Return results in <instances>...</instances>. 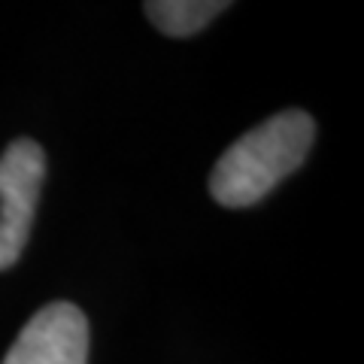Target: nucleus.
Returning <instances> with one entry per match:
<instances>
[{"mask_svg":"<svg viewBox=\"0 0 364 364\" xmlns=\"http://www.w3.org/2000/svg\"><path fill=\"white\" fill-rule=\"evenodd\" d=\"M146 16L167 37H191L225 13V0H152L146 4Z\"/></svg>","mask_w":364,"mask_h":364,"instance_id":"nucleus-4","label":"nucleus"},{"mask_svg":"<svg viewBox=\"0 0 364 364\" xmlns=\"http://www.w3.org/2000/svg\"><path fill=\"white\" fill-rule=\"evenodd\" d=\"M313 140L316 122L310 112H277L225 149L210 173V195L231 210L255 207L306 161Z\"/></svg>","mask_w":364,"mask_h":364,"instance_id":"nucleus-1","label":"nucleus"},{"mask_svg":"<svg viewBox=\"0 0 364 364\" xmlns=\"http://www.w3.org/2000/svg\"><path fill=\"white\" fill-rule=\"evenodd\" d=\"M43 179V146L31 136H18L9 143L0 155V270H9L25 252Z\"/></svg>","mask_w":364,"mask_h":364,"instance_id":"nucleus-2","label":"nucleus"},{"mask_svg":"<svg viewBox=\"0 0 364 364\" xmlns=\"http://www.w3.org/2000/svg\"><path fill=\"white\" fill-rule=\"evenodd\" d=\"M4 364H88V318L70 301L37 310L9 346Z\"/></svg>","mask_w":364,"mask_h":364,"instance_id":"nucleus-3","label":"nucleus"}]
</instances>
